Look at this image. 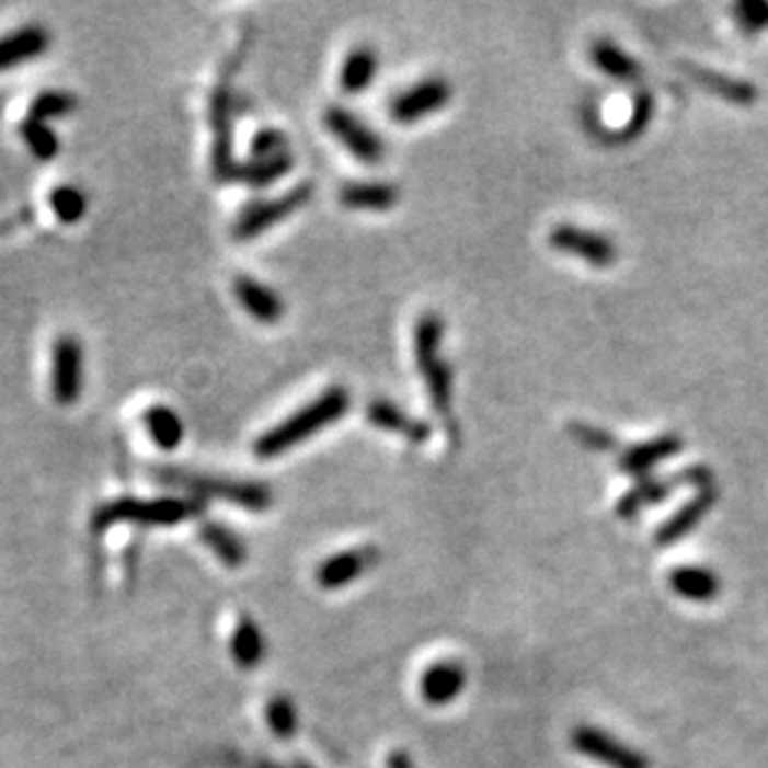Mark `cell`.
Wrapping results in <instances>:
<instances>
[{"instance_id": "cell-1", "label": "cell", "mask_w": 768, "mask_h": 768, "mask_svg": "<svg viewBox=\"0 0 768 768\" xmlns=\"http://www.w3.org/2000/svg\"><path fill=\"white\" fill-rule=\"evenodd\" d=\"M351 396L346 388L333 386L329 391H323L317 401L303 405L299 413H294L284 423L274 425L272 431H266L262 438L254 443V452L259 458L270 460L282 456V452L301 446L303 440H309L313 433H321L329 428L331 423H336L341 415L348 411Z\"/></svg>"}, {"instance_id": "cell-2", "label": "cell", "mask_w": 768, "mask_h": 768, "mask_svg": "<svg viewBox=\"0 0 768 768\" xmlns=\"http://www.w3.org/2000/svg\"><path fill=\"white\" fill-rule=\"evenodd\" d=\"M205 511L197 497H160L137 500L117 497L113 503L100 507L92 517V532H103L113 525H142V527H172L192 520Z\"/></svg>"}, {"instance_id": "cell-3", "label": "cell", "mask_w": 768, "mask_h": 768, "mask_svg": "<svg viewBox=\"0 0 768 768\" xmlns=\"http://www.w3.org/2000/svg\"><path fill=\"white\" fill-rule=\"evenodd\" d=\"M154 480L162 485L180 488L197 500H225V503L239 505L244 511L262 513L274 503L272 490L262 483H249V480H229L221 475L192 473L182 468H160L154 470Z\"/></svg>"}, {"instance_id": "cell-4", "label": "cell", "mask_w": 768, "mask_h": 768, "mask_svg": "<svg viewBox=\"0 0 768 768\" xmlns=\"http://www.w3.org/2000/svg\"><path fill=\"white\" fill-rule=\"evenodd\" d=\"M415 364L428 388L431 405L436 409L448 423L452 409V374L450 366L440 356L443 346V319L438 313H425L415 326Z\"/></svg>"}, {"instance_id": "cell-5", "label": "cell", "mask_w": 768, "mask_h": 768, "mask_svg": "<svg viewBox=\"0 0 768 768\" xmlns=\"http://www.w3.org/2000/svg\"><path fill=\"white\" fill-rule=\"evenodd\" d=\"M679 485H697L701 490H707V488H714V475H711V470L704 466H694L681 470V473L674 478H650V475L640 478L634 483V488L627 490L622 500L617 503V515L622 517V520H632V517L640 515L644 507L664 503L672 490H677Z\"/></svg>"}, {"instance_id": "cell-6", "label": "cell", "mask_w": 768, "mask_h": 768, "mask_svg": "<svg viewBox=\"0 0 768 768\" xmlns=\"http://www.w3.org/2000/svg\"><path fill=\"white\" fill-rule=\"evenodd\" d=\"M311 197H313V187L309 182H303L299 187L282 194V197L249 205L234 221V237L239 242H249V239L264 234L266 229L282 225V221L286 217H291L294 211L307 207Z\"/></svg>"}, {"instance_id": "cell-7", "label": "cell", "mask_w": 768, "mask_h": 768, "mask_svg": "<svg viewBox=\"0 0 768 768\" xmlns=\"http://www.w3.org/2000/svg\"><path fill=\"white\" fill-rule=\"evenodd\" d=\"M572 748H577L582 756L592 758V761L603 764L607 768H652L650 758H646L640 748L627 746L619 742L607 731L597 726H577L570 734Z\"/></svg>"}, {"instance_id": "cell-8", "label": "cell", "mask_w": 768, "mask_h": 768, "mask_svg": "<svg viewBox=\"0 0 768 768\" xmlns=\"http://www.w3.org/2000/svg\"><path fill=\"white\" fill-rule=\"evenodd\" d=\"M82 381H85V354L82 344L65 333L53 344V368H50V388L55 403L72 405L82 396Z\"/></svg>"}, {"instance_id": "cell-9", "label": "cell", "mask_w": 768, "mask_h": 768, "mask_svg": "<svg viewBox=\"0 0 768 768\" xmlns=\"http://www.w3.org/2000/svg\"><path fill=\"white\" fill-rule=\"evenodd\" d=\"M323 123H326L329 133L336 137L356 160L366 164H378L383 160L386 147L381 135L374 133V129L354 113H348L344 107H329L326 115H323Z\"/></svg>"}, {"instance_id": "cell-10", "label": "cell", "mask_w": 768, "mask_h": 768, "mask_svg": "<svg viewBox=\"0 0 768 768\" xmlns=\"http://www.w3.org/2000/svg\"><path fill=\"white\" fill-rule=\"evenodd\" d=\"M550 247L558 249L562 254H572L585 259L587 264L599 266H612L617 262V244L612 239L599 234V231L580 229L572 225H560L550 231Z\"/></svg>"}, {"instance_id": "cell-11", "label": "cell", "mask_w": 768, "mask_h": 768, "mask_svg": "<svg viewBox=\"0 0 768 768\" xmlns=\"http://www.w3.org/2000/svg\"><path fill=\"white\" fill-rule=\"evenodd\" d=\"M450 100V85L443 78H428L405 90L391 103V117L396 123L411 125L419 123L425 115L438 113L440 107H446Z\"/></svg>"}, {"instance_id": "cell-12", "label": "cell", "mask_w": 768, "mask_h": 768, "mask_svg": "<svg viewBox=\"0 0 768 768\" xmlns=\"http://www.w3.org/2000/svg\"><path fill=\"white\" fill-rule=\"evenodd\" d=\"M378 562V550L366 545V548L344 550L339 554H331L329 560H323L317 570V582L321 589H341L356 582L360 575H366L368 570Z\"/></svg>"}, {"instance_id": "cell-13", "label": "cell", "mask_w": 768, "mask_h": 768, "mask_svg": "<svg viewBox=\"0 0 768 768\" xmlns=\"http://www.w3.org/2000/svg\"><path fill=\"white\" fill-rule=\"evenodd\" d=\"M468 674L466 666L460 662H438L425 669L421 679V694L425 704L431 707H446L450 701L460 697V691L466 689Z\"/></svg>"}, {"instance_id": "cell-14", "label": "cell", "mask_w": 768, "mask_h": 768, "mask_svg": "<svg viewBox=\"0 0 768 768\" xmlns=\"http://www.w3.org/2000/svg\"><path fill=\"white\" fill-rule=\"evenodd\" d=\"M719 490L717 488H707L701 490L699 495H694L687 505H681L677 513H674L669 520H666L660 530H656V545L660 548H666V545L679 542L681 538H687V535L697 527L701 520H704V515L711 511V507L717 505Z\"/></svg>"}, {"instance_id": "cell-15", "label": "cell", "mask_w": 768, "mask_h": 768, "mask_svg": "<svg viewBox=\"0 0 768 768\" xmlns=\"http://www.w3.org/2000/svg\"><path fill=\"white\" fill-rule=\"evenodd\" d=\"M237 301L242 309L259 323H279L284 317L282 296L272 291L270 286L252 279V276H239L234 282Z\"/></svg>"}, {"instance_id": "cell-16", "label": "cell", "mask_w": 768, "mask_h": 768, "mask_svg": "<svg viewBox=\"0 0 768 768\" xmlns=\"http://www.w3.org/2000/svg\"><path fill=\"white\" fill-rule=\"evenodd\" d=\"M50 48V35L41 25H27L0 38V72L18 68Z\"/></svg>"}, {"instance_id": "cell-17", "label": "cell", "mask_w": 768, "mask_h": 768, "mask_svg": "<svg viewBox=\"0 0 768 768\" xmlns=\"http://www.w3.org/2000/svg\"><path fill=\"white\" fill-rule=\"evenodd\" d=\"M681 70L687 72L697 85L714 92L719 98H724L726 103L754 105L758 98L756 85H752V82H746L742 78H731V76H724V72L701 68V65H691V62H681Z\"/></svg>"}, {"instance_id": "cell-18", "label": "cell", "mask_w": 768, "mask_h": 768, "mask_svg": "<svg viewBox=\"0 0 768 768\" xmlns=\"http://www.w3.org/2000/svg\"><path fill=\"white\" fill-rule=\"evenodd\" d=\"M684 448L681 436H660L652 438L646 443H640V446L624 450V456L619 458V468L624 470L627 475L634 478H646L652 468L660 466L666 458L677 456Z\"/></svg>"}, {"instance_id": "cell-19", "label": "cell", "mask_w": 768, "mask_h": 768, "mask_svg": "<svg viewBox=\"0 0 768 768\" xmlns=\"http://www.w3.org/2000/svg\"><path fill=\"white\" fill-rule=\"evenodd\" d=\"M669 587L689 603H714L721 592V582L711 570L679 568L669 575Z\"/></svg>"}, {"instance_id": "cell-20", "label": "cell", "mask_w": 768, "mask_h": 768, "mask_svg": "<svg viewBox=\"0 0 768 768\" xmlns=\"http://www.w3.org/2000/svg\"><path fill=\"white\" fill-rule=\"evenodd\" d=\"M368 421L383 431L403 433V436H409L411 443H425L431 436L428 425L409 419V415H405L391 401H386V398H376V401L368 405Z\"/></svg>"}, {"instance_id": "cell-21", "label": "cell", "mask_w": 768, "mask_h": 768, "mask_svg": "<svg viewBox=\"0 0 768 768\" xmlns=\"http://www.w3.org/2000/svg\"><path fill=\"white\" fill-rule=\"evenodd\" d=\"M229 98L225 90L215 92V103H211V125H215V170L219 177L231 180L237 172V164L231 162V119H229Z\"/></svg>"}, {"instance_id": "cell-22", "label": "cell", "mask_w": 768, "mask_h": 768, "mask_svg": "<svg viewBox=\"0 0 768 768\" xmlns=\"http://www.w3.org/2000/svg\"><path fill=\"white\" fill-rule=\"evenodd\" d=\"M231 656L234 662L242 666V669H256L262 666L266 656V640L262 634V627H259L252 617H242L231 632Z\"/></svg>"}, {"instance_id": "cell-23", "label": "cell", "mask_w": 768, "mask_h": 768, "mask_svg": "<svg viewBox=\"0 0 768 768\" xmlns=\"http://www.w3.org/2000/svg\"><path fill=\"white\" fill-rule=\"evenodd\" d=\"M341 202L348 209L386 211L398 202V190L388 182H351L341 190Z\"/></svg>"}, {"instance_id": "cell-24", "label": "cell", "mask_w": 768, "mask_h": 768, "mask_svg": "<svg viewBox=\"0 0 768 768\" xmlns=\"http://www.w3.org/2000/svg\"><path fill=\"white\" fill-rule=\"evenodd\" d=\"M199 540L205 542L211 552H215V558L221 564H227V568H231V570L242 568V564L247 562L249 552H247L244 540L239 538L234 530H229L227 525L205 523L199 530Z\"/></svg>"}, {"instance_id": "cell-25", "label": "cell", "mask_w": 768, "mask_h": 768, "mask_svg": "<svg viewBox=\"0 0 768 768\" xmlns=\"http://www.w3.org/2000/svg\"><path fill=\"white\" fill-rule=\"evenodd\" d=\"M589 55H592V62H595L603 72H607L609 78L634 82L637 78L642 76L640 62H637L632 55H627L622 48H617V45L609 43V41H597L595 45H592Z\"/></svg>"}, {"instance_id": "cell-26", "label": "cell", "mask_w": 768, "mask_h": 768, "mask_svg": "<svg viewBox=\"0 0 768 768\" xmlns=\"http://www.w3.org/2000/svg\"><path fill=\"white\" fill-rule=\"evenodd\" d=\"M145 428L150 433L154 446H160L162 450L180 448L184 438V425L180 415L172 409H167V405H152V409L145 413Z\"/></svg>"}, {"instance_id": "cell-27", "label": "cell", "mask_w": 768, "mask_h": 768, "mask_svg": "<svg viewBox=\"0 0 768 768\" xmlns=\"http://www.w3.org/2000/svg\"><path fill=\"white\" fill-rule=\"evenodd\" d=\"M376 72H378L376 53L368 48H356L354 53H348L344 68H341V88H344V92H348V95H356V92L371 85Z\"/></svg>"}, {"instance_id": "cell-28", "label": "cell", "mask_w": 768, "mask_h": 768, "mask_svg": "<svg viewBox=\"0 0 768 768\" xmlns=\"http://www.w3.org/2000/svg\"><path fill=\"white\" fill-rule=\"evenodd\" d=\"M289 170L291 157L284 152L276 157H266V160H249L247 164H237L234 177L249 184V187H266V184L282 180Z\"/></svg>"}, {"instance_id": "cell-29", "label": "cell", "mask_w": 768, "mask_h": 768, "mask_svg": "<svg viewBox=\"0 0 768 768\" xmlns=\"http://www.w3.org/2000/svg\"><path fill=\"white\" fill-rule=\"evenodd\" d=\"M266 724H270L272 734L282 738V742H289L296 731H299V711H296V704L286 694H276L270 704H266Z\"/></svg>"}, {"instance_id": "cell-30", "label": "cell", "mask_w": 768, "mask_h": 768, "mask_svg": "<svg viewBox=\"0 0 768 768\" xmlns=\"http://www.w3.org/2000/svg\"><path fill=\"white\" fill-rule=\"evenodd\" d=\"M652 115H654V98L646 90H640L634 95L632 113H629L627 125L619 129V133H615V135H605V137H609L607 142H632V140H637V137H640L646 129V125H650Z\"/></svg>"}, {"instance_id": "cell-31", "label": "cell", "mask_w": 768, "mask_h": 768, "mask_svg": "<svg viewBox=\"0 0 768 768\" xmlns=\"http://www.w3.org/2000/svg\"><path fill=\"white\" fill-rule=\"evenodd\" d=\"M21 133H23V140L27 145V150H31L38 160L43 162H48L53 160L55 154L60 152V142H58V137H55L53 129L41 123V119H33V117H27L23 127H21Z\"/></svg>"}, {"instance_id": "cell-32", "label": "cell", "mask_w": 768, "mask_h": 768, "mask_svg": "<svg viewBox=\"0 0 768 768\" xmlns=\"http://www.w3.org/2000/svg\"><path fill=\"white\" fill-rule=\"evenodd\" d=\"M78 107V100L70 95V92H58V90H48V92H43V95H38L33 100V105H31V115L27 117H33V119H41V123H45V119H53V117H65V115H70L72 110Z\"/></svg>"}, {"instance_id": "cell-33", "label": "cell", "mask_w": 768, "mask_h": 768, "mask_svg": "<svg viewBox=\"0 0 768 768\" xmlns=\"http://www.w3.org/2000/svg\"><path fill=\"white\" fill-rule=\"evenodd\" d=\"M50 207L65 225H76L88 209V199L78 187H58L50 194Z\"/></svg>"}, {"instance_id": "cell-34", "label": "cell", "mask_w": 768, "mask_h": 768, "mask_svg": "<svg viewBox=\"0 0 768 768\" xmlns=\"http://www.w3.org/2000/svg\"><path fill=\"white\" fill-rule=\"evenodd\" d=\"M736 25L746 35H756L768 27V3L766 0H742L734 5Z\"/></svg>"}, {"instance_id": "cell-35", "label": "cell", "mask_w": 768, "mask_h": 768, "mask_svg": "<svg viewBox=\"0 0 768 768\" xmlns=\"http://www.w3.org/2000/svg\"><path fill=\"white\" fill-rule=\"evenodd\" d=\"M568 431H570V436L575 438L580 446H585L589 450H615L617 448V438L612 436V433L605 431V428H597V425H592V423H570L568 425Z\"/></svg>"}, {"instance_id": "cell-36", "label": "cell", "mask_w": 768, "mask_h": 768, "mask_svg": "<svg viewBox=\"0 0 768 768\" xmlns=\"http://www.w3.org/2000/svg\"><path fill=\"white\" fill-rule=\"evenodd\" d=\"M284 147H286L284 133H279V129H262V133L254 135V142H252L254 160H266V157L284 154L286 152Z\"/></svg>"}, {"instance_id": "cell-37", "label": "cell", "mask_w": 768, "mask_h": 768, "mask_svg": "<svg viewBox=\"0 0 768 768\" xmlns=\"http://www.w3.org/2000/svg\"><path fill=\"white\" fill-rule=\"evenodd\" d=\"M386 766H388V768H415L413 761H411V756L405 754V752H401V748H398V752L388 754Z\"/></svg>"}, {"instance_id": "cell-38", "label": "cell", "mask_w": 768, "mask_h": 768, "mask_svg": "<svg viewBox=\"0 0 768 768\" xmlns=\"http://www.w3.org/2000/svg\"><path fill=\"white\" fill-rule=\"evenodd\" d=\"M294 768H317V766H311L307 761H299V764H294Z\"/></svg>"}]
</instances>
